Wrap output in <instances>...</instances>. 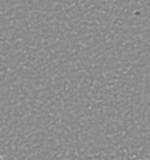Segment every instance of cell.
<instances>
[{"instance_id":"obj_1","label":"cell","mask_w":150,"mask_h":160,"mask_svg":"<svg viewBox=\"0 0 150 160\" xmlns=\"http://www.w3.org/2000/svg\"><path fill=\"white\" fill-rule=\"evenodd\" d=\"M0 160H3V159H2V158H0Z\"/></svg>"}]
</instances>
